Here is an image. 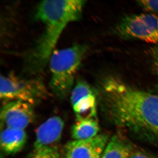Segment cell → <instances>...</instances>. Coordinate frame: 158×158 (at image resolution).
Listing matches in <instances>:
<instances>
[{
	"label": "cell",
	"instance_id": "8",
	"mask_svg": "<svg viewBox=\"0 0 158 158\" xmlns=\"http://www.w3.org/2000/svg\"><path fill=\"white\" fill-rule=\"evenodd\" d=\"M33 105L20 101L4 103L1 109V126L24 130L34 118Z\"/></svg>",
	"mask_w": 158,
	"mask_h": 158
},
{
	"label": "cell",
	"instance_id": "9",
	"mask_svg": "<svg viewBox=\"0 0 158 158\" xmlns=\"http://www.w3.org/2000/svg\"><path fill=\"white\" fill-rule=\"evenodd\" d=\"M108 138L107 135L98 134L88 140L70 141L65 146L62 158H101Z\"/></svg>",
	"mask_w": 158,
	"mask_h": 158
},
{
	"label": "cell",
	"instance_id": "15",
	"mask_svg": "<svg viewBox=\"0 0 158 158\" xmlns=\"http://www.w3.org/2000/svg\"><path fill=\"white\" fill-rule=\"evenodd\" d=\"M130 158H157L148 153L142 151L132 152Z\"/></svg>",
	"mask_w": 158,
	"mask_h": 158
},
{
	"label": "cell",
	"instance_id": "2",
	"mask_svg": "<svg viewBox=\"0 0 158 158\" xmlns=\"http://www.w3.org/2000/svg\"><path fill=\"white\" fill-rule=\"evenodd\" d=\"M85 4L82 0H48L38 4L35 18L44 29L25 56L23 68L27 75L35 76L42 72L64 29L81 19Z\"/></svg>",
	"mask_w": 158,
	"mask_h": 158
},
{
	"label": "cell",
	"instance_id": "11",
	"mask_svg": "<svg viewBox=\"0 0 158 158\" xmlns=\"http://www.w3.org/2000/svg\"><path fill=\"white\" fill-rule=\"evenodd\" d=\"M99 126L95 118L77 120L72 129V136L74 140L91 139L98 135Z\"/></svg>",
	"mask_w": 158,
	"mask_h": 158
},
{
	"label": "cell",
	"instance_id": "10",
	"mask_svg": "<svg viewBox=\"0 0 158 158\" xmlns=\"http://www.w3.org/2000/svg\"><path fill=\"white\" fill-rule=\"evenodd\" d=\"M27 141V133L24 130L4 128L1 132V148L6 154H15L19 152Z\"/></svg>",
	"mask_w": 158,
	"mask_h": 158
},
{
	"label": "cell",
	"instance_id": "7",
	"mask_svg": "<svg viewBox=\"0 0 158 158\" xmlns=\"http://www.w3.org/2000/svg\"><path fill=\"white\" fill-rule=\"evenodd\" d=\"M70 95L77 120L97 118L96 91L87 82L82 80L77 81Z\"/></svg>",
	"mask_w": 158,
	"mask_h": 158
},
{
	"label": "cell",
	"instance_id": "16",
	"mask_svg": "<svg viewBox=\"0 0 158 158\" xmlns=\"http://www.w3.org/2000/svg\"><path fill=\"white\" fill-rule=\"evenodd\" d=\"M155 88L156 90H157V91H158V85H156V86H155Z\"/></svg>",
	"mask_w": 158,
	"mask_h": 158
},
{
	"label": "cell",
	"instance_id": "5",
	"mask_svg": "<svg viewBox=\"0 0 158 158\" xmlns=\"http://www.w3.org/2000/svg\"><path fill=\"white\" fill-rule=\"evenodd\" d=\"M64 122L52 116L37 128L33 148L27 158H60Z\"/></svg>",
	"mask_w": 158,
	"mask_h": 158
},
{
	"label": "cell",
	"instance_id": "4",
	"mask_svg": "<svg viewBox=\"0 0 158 158\" xmlns=\"http://www.w3.org/2000/svg\"><path fill=\"white\" fill-rule=\"evenodd\" d=\"M47 91L38 77L24 78L12 74L1 76L0 97L4 103L20 101L34 106L45 98Z\"/></svg>",
	"mask_w": 158,
	"mask_h": 158
},
{
	"label": "cell",
	"instance_id": "12",
	"mask_svg": "<svg viewBox=\"0 0 158 158\" xmlns=\"http://www.w3.org/2000/svg\"><path fill=\"white\" fill-rule=\"evenodd\" d=\"M132 152L130 144L116 135L109 141L101 158H130Z\"/></svg>",
	"mask_w": 158,
	"mask_h": 158
},
{
	"label": "cell",
	"instance_id": "3",
	"mask_svg": "<svg viewBox=\"0 0 158 158\" xmlns=\"http://www.w3.org/2000/svg\"><path fill=\"white\" fill-rule=\"evenodd\" d=\"M88 51L84 44H75L67 48L55 50L48 64L51 72L49 87L54 95L60 99L70 94L76 76Z\"/></svg>",
	"mask_w": 158,
	"mask_h": 158
},
{
	"label": "cell",
	"instance_id": "13",
	"mask_svg": "<svg viewBox=\"0 0 158 158\" xmlns=\"http://www.w3.org/2000/svg\"><path fill=\"white\" fill-rule=\"evenodd\" d=\"M137 3L145 11L155 15H158V1H138Z\"/></svg>",
	"mask_w": 158,
	"mask_h": 158
},
{
	"label": "cell",
	"instance_id": "1",
	"mask_svg": "<svg viewBox=\"0 0 158 158\" xmlns=\"http://www.w3.org/2000/svg\"><path fill=\"white\" fill-rule=\"evenodd\" d=\"M105 112L115 125L158 144V95L138 90L114 76L102 82Z\"/></svg>",
	"mask_w": 158,
	"mask_h": 158
},
{
	"label": "cell",
	"instance_id": "6",
	"mask_svg": "<svg viewBox=\"0 0 158 158\" xmlns=\"http://www.w3.org/2000/svg\"><path fill=\"white\" fill-rule=\"evenodd\" d=\"M123 39H137L158 44V16L152 14L126 15L114 29Z\"/></svg>",
	"mask_w": 158,
	"mask_h": 158
},
{
	"label": "cell",
	"instance_id": "14",
	"mask_svg": "<svg viewBox=\"0 0 158 158\" xmlns=\"http://www.w3.org/2000/svg\"><path fill=\"white\" fill-rule=\"evenodd\" d=\"M150 53L152 59L153 69L158 77V45L151 48Z\"/></svg>",
	"mask_w": 158,
	"mask_h": 158
}]
</instances>
